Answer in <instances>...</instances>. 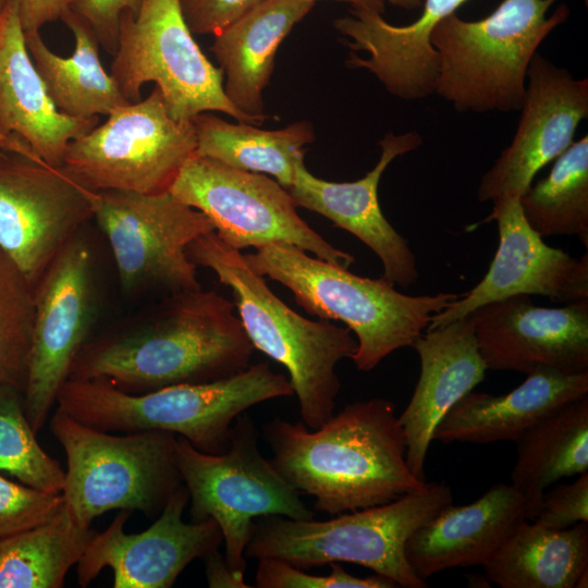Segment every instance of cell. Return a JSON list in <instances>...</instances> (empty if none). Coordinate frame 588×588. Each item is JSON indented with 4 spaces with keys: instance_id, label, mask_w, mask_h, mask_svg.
Returning a JSON list of instances; mask_svg holds the SVG:
<instances>
[{
    "instance_id": "cell-27",
    "label": "cell",
    "mask_w": 588,
    "mask_h": 588,
    "mask_svg": "<svg viewBox=\"0 0 588 588\" xmlns=\"http://www.w3.org/2000/svg\"><path fill=\"white\" fill-rule=\"evenodd\" d=\"M482 566L502 588H586L588 523L558 530L524 520Z\"/></svg>"
},
{
    "instance_id": "cell-32",
    "label": "cell",
    "mask_w": 588,
    "mask_h": 588,
    "mask_svg": "<svg viewBox=\"0 0 588 588\" xmlns=\"http://www.w3.org/2000/svg\"><path fill=\"white\" fill-rule=\"evenodd\" d=\"M525 219L541 237L588 238V136L561 154L547 177L519 198Z\"/></svg>"
},
{
    "instance_id": "cell-12",
    "label": "cell",
    "mask_w": 588,
    "mask_h": 588,
    "mask_svg": "<svg viewBox=\"0 0 588 588\" xmlns=\"http://www.w3.org/2000/svg\"><path fill=\"white\" fill-rule=\"evenodd\" d=\"M169 192L204 213L218 237L240 252L280 243L344 268L355 262L354 256L313 230L298 216L289 191L266 174L234 169L194 154Z\"/></svg>"
},
{
    "instance_id": "cell-14",
    "label": "cell",
    "mask_w": 588,
    "mask_h": 588,
    "mask_svg": "<svg viewBox=\"0 0 588 588\" xmlns=\"http://www.w3.org/2000/svg\"><path fill=\"white\" fill-rule=\"evenodd\" d=\"M96 191L34 155L0 157V249L34 284L82 225Z\"/></svg>"
},
{
    "instance_id": "cell-46",
    "label": "cell",
    "mask_w": 588,
    "mask_h": 588,
    "mask_svg": "<svg viewBox=\"0 0 588 588\" xmlns=\"http://www.w3.org/2000/svg\"><path fill=\"white\" fill-rule=\"evenodd\" d=\"M585 4H586V5L588 4V0H585Z\"/></svg>"
},
{
    "instance_id": "cell-17",
    "label": "cell",
    "mask_w": 588,
    "mask_h": 588,
    "mask_svg": "<svg viewBox=\"0 0 588 588\" xmlns=\"http://www.w3.org/2000/svg\"><path fill=\"white\" fill-rule=\"evenodd\" d=\"M519 123L511 145L480 180L479 201L519 199L535 175L574 142L588 117V79H576L536 52L530 61Z\"/></svg>"
},
{
    "instance_id": "cell-18",
    "label": "cell",
    "mask_w": 588,
    "mask_h": 588,
    "mask_svg": "<svg viewBox=\"0 0 588 588\" xmlns=\"http://www.w3.org/2000/svg\"><path fill=\"white\" fill-rule=\"evenodd\" d=\"M497 221L499 247L481 281L432 316L428 330L515 295H541L561 302L588 299V258H574L547 245L524 217L519 199L493 201L486 221Z\"/></svg>"
},
{
    "instance_id": "cell-7",
    "label": "cell",
    "mask_w": 588,
    "mask_h": 588,
    "mask_svg": "<svg viewBox=\"0 0 588 588\" xmlns=\"http://www.w3.org/2000/svg\"><path fill=\"white\" fill-rule=\"evenodd\" d=\"M556 0H502L486 17L456 13L438 23L431 45L438 53L434 93L460 112L519 111L527 71L544 38L564 23L569 9Z\"/></svg>"
},
{
    "instance_id": "cell-1",
    "label": "cell",
    "mask_w": 588,
    "mask_h": 588,
    "mask_svg": "<svg viewBox=\"0 0 588 588\" xmlns=\"http://www.w3.org/2000/svg\"><path fill=\"white\" fill-rule=\"evenodd\" d=\"M234 309L213 290L171 293L137 321L88 339L70 379H102L143 393L235 375L250 365L255 348Z\"/></svg>"
},
{
    "instance_id": "cell-6",
    "label": "cell",
    "mask_w": 588,
    "mask_h": 588,
    "mask_svg": "<svg viewBox=\"0 0 588 588\" xmlns=\"http://www.w3.org/2000/svg\"><path fill=\"white\" fill-rule=\"evenodd\" d=\"M452 501L445 482H426L389 503L344 512L328 520L258 517L245 556L280 559L302 569L347 562L367 567L397 587L426 588L427 580L406 560L405 543Z\"/></svg>"
},
{
    "instance_id": "cell-26",
    "label": "cell",
    "mask_w": 588,
    "mask_h": 588,
    "mask_svg": "<svg viewBox=\"0 0 588 588\" xmlns=\"http://www.w3.org/2000/svg\"><path fill=\"white\" fill-rule=\"evenodd\" d=\"M314 5L309 0H265L213 35L210 50L223 74L224 94L252 123L268 118L262 93L277 51Z\"/></svg>"
},
{
    "instance_id": "cell-31",
    "label": "cell",
    "mask_w": 588,
    "mask_h": 588,
    "mask_svg": "<svg viewBox=\"0 0 588 588\" xmlns=\"http://www.w3.org/2000/svg\"><path fill=\"white\" fill-rule=\"evenodd\" d=\"M96 530L65 504L47 522L0 540V588H60Z\"/></svg>"
},
{
    "instance_id": "cell-15",
    "label": "cell",
    "mask_w": 588,
    "mask_h": 588,
    "mask_svg": "<svg viewBox=\"0 0 588 588\" xmlns=\"http://www.w3.org/2000/svg\"><path fill=\"white\" fill-rule=\"evenodd\" d=\"M34 287L35 319L24 408L37 433L89 339L95 314L93 253L79 233L62 247Z\"/></svg>"
},
{
    "instance_id": "cell-33",
    "label": "cell",
    "mask_w": 588,
    "mask_h": 588,
    "mask_svg": "<svg viewBox=\"0 0 588 588\" xmlns=\"http://www.w3.org/2000/svg\"><path fill=\"white\" fill-rule=\"evenodd\" d=\"M0 474L52 493H62L65 470L36 439L24 408V393L0 385Z\"/></svg>"
},
{
    "instance_id": "cell-24",
    "label": "cell",
    "mask_w": 588,
    "mask_h": 588,
    "mask_svg": "<svg viewBox=\"0 0 588 588\" xmlns=\"http://www.w3.org/2000/svg\"><path fill=\"white\" fill-rule=\"evenodd\" d=\"M527 519L526 503L515 488L497 483L473 503L441 509L409 536L405 556L425 580L450 568L482 566Z\"/></svg>"
},
{
    "instance_id": "cell-25",
    "label": "cell",
    "mask_w": 588,
    "mask_h": 588,
    "mask_svg": "<svg viewBox=\"0 0 588 588\" xmlns=\"http://www.w3.org/2000/svg\"><path fill=\"white\" fill-rule=\"evenodd\" d=\"M585 395L588 371L566 373L539 366L506 394L468 392L439 422L433 440L473 444L515 442L528 428Z\"/></svg>"
},
{
    "instance_id": "cell-35",
    "label": "cell",
    "mask_w": 588,
    "mask_h": 588,
    "mask_svg": "<svg viewBox=\"0 0 588 588\" xmlns=\"http://www.w3.org/2000/svg\"><path fill=\"white\" fill-rule=\"evenodd\" d=\"M327 575L308 574L285 561L274 558L258 560L255 586L258 588H395L397 585L381 575L357 577L339 563H331Z\"/></svg>"
},
{
    "instance_id": "cell-29",
    "label": "cell",
    "mask_w": 588,
    "mask_h": 588,
    "mask_svg": "<svg viewBox=\"0 0 588 588\" xmlns=\"http://www.w3.org/2000/svg\"><path fill=\"white\" fill-rule=\"evenodd\" d=\"M512 486L535 519L543 492L563 478L588 471V395L577 399L528 428L515 441Z\"/></svg>"
},
{
    "instance_id": "cell-28",
    "label": "cell",
    "mask_w": 588,
    "mask_h": 588,
    "mask_svg": "<svg viewBox=\"0 0 588 588\" xmlns=\"http://www.w3.org/2000/svg\"><path fill=\"white\" fill-rule=\"evenodd\" d=\"M61 20L75 40L70 57L51 51L39 32L25 33L27 50L57 109L71 118L91 119L130 103L105 70L99 42L87 24L72 10Z\"/></svg>"
},
{
    "instance_id": "cell-38",
    "label": "cell",
    "mask_w": 588,
    "mask_h": 588,
    "mask_svg": "<svg viewBox=\"0 0 588 588\" xmlns=\"http://www.w3.org/2000/svg\"><path fill=\"white\" fill-rule=\"evenodd\" d=\"M142 0H74L71 10L91 29L99 45L114 54L121 15L126 12L136 14Z\"/></svg>"
},
{
    "instance_id": "cell-36",
    "label": "cell",
    "mask_w": 588,
    "mask_h": 588,
    "mask_svg": "<svg viewBox=\"0 0 588 588\" xmlns=\"http://www.w3.org/2000/svg\"><path fill=\"white\" fill-rule=\"evenodd\" d=\"M63 504L62 493L39 490L0 474V540L47 522Z\"/></svg>"
},
{
    "instance_id": "cell-10",
    "label": "cell",
    "mask_w": 588,
    "mask_h": 588,
    "mask_svg": "<svg viewBox=\"0 0 588 588\" xmlns=\"http://www.w3.org/2000/svg\"><path fill=\"white\" fill-rule=\"evenodd\" d=\"M179 0H142L136 14L121 15L111 76L128 102L140 100L147 83L159 87L170 114L192 121L218 111L236 121H252L228 100L223 74L201 51ZM253 124V123H252Z\"/></svg>"
},
{
    "instance_id": "cell-34",
    "label": "cell",
    "mask_w": 588,
    "mask_h": 588,
    "mask_svg": "<svg viewBox=\"0 0 588 588\" xmlns=\"http://www.w3.org/2000/svg\"><path fill=\"white\" fill-rule=\"evenodd\" d=\"M35 319V287L0 249V385L24 393Z\"/></svg>"
},
{
    "instance_id": "cell-30",
    "label": "cell",
    "mask_w": 588,
    "mask_h": 588,
    "mask_svg": "<svg viewBox=\"0 0 588 588\" xmlns=\"http://www.w3.org/2000/svg\"><path fill=\"white\" fill-rule=\"evenodd\" d=\"M193 123L196 155L234 169L269 174L286 189L293 183L297 162L304 160L305 147L315 140L314 126L306 120L279 130H262L204 112Z\"/></svg>"
},
{
    "instance_id": "cell-2",
    "label": "cell",
    "mask_w": 588,
    "mask_h": 588,
    "mask_svg": "<svg viewBox=\"0 0 588 588\" xmlns=\"http://www.w3.org/2000/svg\"><path fill=\"white\" fill-rule=\"evenodd\" d=\"M271 464L314 509L338 515L382 505L421 489L406 463L395 405L373 397L346 404L317 429L281 417L265 422Z\"/></svg>"
},
{
    "instance_id": "cell-45",
    "label": "cell",
    "mask_w": 588,
    "mask_h": 588,
    "mask_svg": "<svg viewBox=\"0 0 588 588\" xmlns=\"http://www.w3.org/2000/svg\"><path fill=\"white\" fill-rule=\"evenodd\" d=\"M4 154H5V151L3 150L2 144H1V140H0V157L3 156Z\"/></svg>"
},
{
    "instance_id": "cell-16",
    "label": "cell",
    "mask_w": 588,
    "mask_h": 588,
    "mask_svg": "<svg viewBox=\"0 0 588 588\" xmlns=\"http://www.w3.org/2000/svg\"><path fill=\"white\" fill-rule=\"evenodd\" d=\"M188 501L187 489L182 483L155 522L137 534L124 531L132 512L120 510L103 531L96 532L76 564L78 585L87 587L109 567L114 588L172 587L191 562L203 559L222 543L220 528L213 519L184 520Z\"/></svg>"
},
{
    "instance_id": "cell-20",
    "label": "cell",
    "mask_w": 588,
    "mask_h": 588,
    "mask_svg": "<svg viewBox=\"0 0 588 588\" xmlns=\"http://www.w3.org/2000/svg\"><path fill=\"white\" fill-rule=\"evenodd\" d=\"M379 145L380 158L364 177L353 182L326 181L310 173L301 160L287 191L297 207L319 213L366 244L381 260L385 280L408 287L418 278L416 257L383 216L378 186L388 166L418 148L421 137L415 131L399 135L390 132Z\"/></svg>"
},
{
    "instance_id": "cell-39",
    "label": "cell",
    "mask_w": 588,
    "mask_h": 588,
    "mask_svg": "<svg viewBox=\"0 0 588 588\" xmlns=\"http://www.w3.org/2000/svg\"><path fill=\"white\" fill-rule=\"evenodd\" d=\"M265 0H179L184 20L195 35H215Z\"/></svg>"
},
{
    "instance_id": "cell-42",
    "label": "cell",
    "mask_w": 588,
    "mask_h": 588,
    "mask_svg": "<svg viewBox=\"0 0 588 588\" xmlns=\"http://www.w3.org/2000/svg\"><path fill=\"white\" fill-rule=\"evenodd\" d=\"M316 2L317 0H309ZM347 2L352 5V9L364 10L383 14L385 11V0H338Z\"/></svg>"
},
{
    "instance_id": "cell-19",
    "label": "cell",
    "mask_w": 588,
    "mask_h": 588,
    "mask_svg": "<svg viewBox=\"0 0 588 588\" xmlns=\"http://www.w3.org/2000/svg\"><path fill=\"white\" fill-rule=\"evenodd\" d=\"M471 315L487 369L526 375L539 366L588 371V299L547 308L534 305L529 295H515Z\"/></svg>"
},
{
    "instance_id": "cell-37",
    "label": "cell",
    "mask_w": 588,
    "mask_h": 588,
    "mask_svg": "<svg viewBox=\"0 0 588 588\" xmlns=\"http://www.w3.org/2000/svg\"><path fill=\"white\" fill-rule=\"evenodd\" d=\"M532 520L558 530L588 523V471L571 483L556 482L549 487Z\"/></svg>"
},
{
    "instance_id": "cell-5",
    "label": "cell",
    "mask_w": 588,
    "mask_h": 588,
    "mask_svg": "<svg viewBox=\"0 0 588 588\" xmlns=\"http://www.w3.org/2000/svg\"><path fill=\"white\" fill-rule=\"evenodd\" d=\"M244 258L256 273L287 287L308 314L344 322L357 338L351 359L360 371L372 370L396 350L413 347L432 316L461 296L405 295L383 277H359L289 244H269Z\"/></svg>"
},
{
    "instance_id": "cell-9",
    "label": "cell",
    "mask_w": 588,
    "mask_h": 588,
    "mask_svg": "<svg viewBox=\"0 0 588 588\" xmlns=\"http://www.w3.org/2000/svg\"><path fill=\"white\" fill-rule=\"evenodd\" d=\"M254 420L241 414L232 425L225 451L205 453L176 436L175 457L191 502L193 522L213 519L220 528L225 560L244 579L245 549L256 518L280 515L315 518L301 493L262 456Z\"/></svg>"
},
{
    "instance_id": "cell-41",
    "label": "cell",
    "mask_w": 588,
    "mask_h": 588,
    "mask_svg": "<svg viewBox=\"0 0 588 588\" xmlns=\"http://www.w3.org/2000/svg\"><path fill=\"white\" fill-rule=\"evenodd\" d=\"M205 575L210 588H249L245 579L238 578L229 566L224 554L218 549L207 553L204 558Z\"/></svg>"
},
{
    "instance_id": "cell-11",
    "label": "cell",
    "mask_w": 588,
    "mask_h": 588,
    "mask_svg": "<svg viewBox=\"0 0 588 588\" xmlns=\"http://www.w3.org/2000/svg\"><path fill=\"white\" fill-rule=\"evenodd\" d=\"M107 117L69 144L63 167L94 191H169L196 151L193 120L174 119L156 85Z\"/></svg>"
},
{
    "instance_id": "cell-4",
    "label": "cell",
    "mask_w": 588,
    "mask_h": 588,
    "mask_svg": "<svg viewBox=\"0 0 588 588\" xmlns=\"http://www.w3.org/2000/svg\"><path fill=\"white\" fill-rule=\"evenodd\" d=\"M187 255L231 289L237 316L254 348L286 369L303 422L309 429L323 425L334 414L341 388L335 367L357 350L352 331L297 314L247 265L244 255L215 231L193 241Z\"/></svg>"
},
{
    "instance_id": "cell-21",
    "label": "cell",
    "mask_w": 588,
    "mask_h": 588,
    "mask_svg": "<svg viewBox=\"0 0 588 588\" xmlns=\"http://www.w3.org/2000/svg\"><path fill=\"white\" fill-rule=\"evenodd\" d=\"M420 360L414 393L399 416L406 442V463L426 480L425 463L433 432L446 413L486 376L471 314L428 330L413 345Z\"/></svg>"
},
{
    "instance_id": "cell-8",
    "label": "cell",
    "mask_w": 588,
    "mask_h": 588,
    "mask_svg": "<svg viewBox=\"0 0 588 588\" xmlns=\"http://www.w3.org/2000/svg\"><path fill=\"white\" fill-rule=\"evenodd\" d=\"M50 430L66 456L64 504L83 526L111 510L158 516L183 483L171 432L112 434L58 408Z\"/></svg>"
},
{
    "instance_id": "cell-40",
    "label": "cell",
    "mask_w": 588,
    "mask_h": 588,
    "mask_svg": "<svg viewBox=\"0 0 588 588\" xmlns=\"http://www.w3.org/2000/svg\"><path fill=\"white\" fill-rule=\"evenodd\" d=\"M74 0H17L19 16L24 33L39 32L51 22L61 20Z\"/></svg>"
},
{
    "instance_id": "cell-13",
    "label": "cell",
    "mask_w": 588,
    "mask_h": 588,
    "mask_svg": "<svg viewBox=\"0 0 588 588\" xmlns=\"http://www.w3.org/2000/svg\"><path fill=\"white\" fill-rule=\"evenodd\" d=\"M93 218L110 245L125 292L157 289L171 294L201 287L187 247L215 228L169 191H96Z\"/></svg>"
},
{
    "instance_id": "cell-44",
    "label": "cell",
    "mask_w": 588,
    "mask_h": 588,
    "mask_svg": "<svg viewBox=\"0 0 588 588\" xmlns=\"http://www.w3.org/2000/svg\"><path fill=\"white\" fill-rule=\"evenodd\" d=\"M8 0H0V11L3 9Z\"/></svg>"
},
{
    "instance_id": "cell-3",
    "label": "cell",
    "mask_w": 588,
    "mask_h": 588,
    "mask_svg": "<svg viewBox=\"0 0 588 588\" xmlns=\"http://www.w3.org/2000/svg\"><path fill=\"white\" fill-rule=\"evenodd\" d=\"M293 395L290 380L260 362L218 380L183 383L143 393L102 379H69L57 408L90 427L110 432L158 430L185 438L197 450H226L232 425L249 407Z\"/></svg>"
},
{
    "instance_id": "cell-22",
    "label": "cell",
    "mask_w": 588,
    "mask_h": 588,
    "mask_svg": "<svg viewBox=\"0 0 588 588\" xmlns=\"http://www.w3.org/2000/svg\"><path fill=\"white\" fill-rule=\"evenodd\" d=\"M98 118L76 119L60 112L30 58L17 0L0 11V140L15 138L48 164L63 166L69 144L88 133Z\"/></svg>"
},
{
    "instance_id": "cell-23",
    "label": "cell",
    "mask_w": 588,
    "mask_h": 588,
    "mask_svg": "<svg viewBox=\"0 0 588 588\" xmlns=\"http://www.w3.org/2000/svg\"><path fill=\"white\" fill-rule=\"evenodd\" d=\"M468 0H425L418 19L408 25L388 23L381 14L351 9L334 20L336 30L347 38L353 51L346 65L371 72L385 89L402 99H422L434 93L438 53L431 35L439 22L456 13Z\"/></svg>"
},
{
    "instance_id": "cell-43",
    "label": "cell",
    "mask_w": 588,
    "mask_h": 588,
    "mask_svg": "<svg viewBox=\"0 0 588 588\" xmlns=\"http://www.w3.org/2000/svg\"><path fill=\"white\" fill-rule=\"evenodd\" d=\"M385 2L406 10H415L422 5V0H385Z\"/></svg>"
}]
</instances>
